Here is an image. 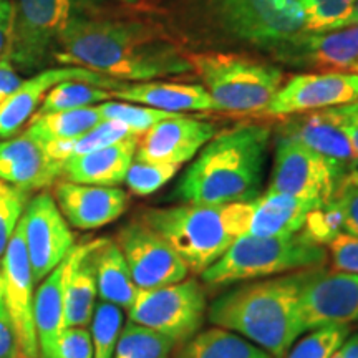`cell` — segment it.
<instances>
[{"label":"cell","mask_w":358,"mask_h":358,"mask_svg":"<svg viewBox=\"0 0 358 358\" xmlns=\"http://www.w3.org/2000/svg\"><path fill=\"white\" fill-rule=\"evenodd\" d=\"M208 301L198 279H185L164 287L138 290L128 308L129 322L168 337L182 345L194 337L204 324Z\"/></svg>","instance_id":"obj_9"},{"label":"cell","mask_w":358,"mask_h":358,"mask_svg":"<svg viewBox=\"0 0 358 358\" xmlns=\"http://www.w3.org/2000/svg\"><path fill=\"white\" fill-rule=\"evenodd\" d=\"M295 2H299V3H302V2H303V0H295Z\"/></svg>","instance_id":"obj_49"},{"label":"cell","mask_w":358,"mask_h":358,"mask_svg":"<svg viewBox=\"0 0 358 358\" xmlns=\"http://www.w3.org/2000/svg\"><path fill=\"white\" fill-rule=\"evenodd\" d=\"M22 82L24 80L20 78V73L8 60V57H0V103L6 101L20 87Z\"/></svg>","instance_id":"obj_44"},{"label":"cell","mask_w":358,"mask_h":358,"mask_svg":"<svg viewBox=\"0 0 358 358\" xmlns=\"http://www.w3.org/2000/svg\"><path fill=\"white\" fill-rule=\"evenodd\" d=\"M353 24H358V2H357L355 12H353ZM353 24H352V25H353Z\"/></svg>","instance_id":"obj_48"},{"label":"cell","mask_w":358,"mask_h":358,"mask_svg":"<svg viewBox=\"0 0 358 358\" xmlns=\"http://www.w3.org/2000/svg\"><path fill=\"white\" fill-rule=\"evenodd\" d=\"M24 191L8 186L7 182L0 185V264L13 231L17 229L24 214Z\"/></svg>","instance_id":"obj_38"},{"label":"cell","mask_w":358,"mask_h":358,"mask_svg":"<svg viewBox=\"0 0 358 358\" xmlns=\"http://www.w3.org/2000/svg\"><path fill=\"white\" fill-rule=\"evenodd\" d=\"M335 118L338 120L340 127L345 131L347 138L350 140V145L355 151L358 161V98L355 101L348 103L343 106H335L332 108Z\"/></svg>","instance_id":"obj_43"},{"label":"cell","mask_w":358,"mask_h":358,"mask_svg":"<svg viewBox=\"0 0 358 358\" xmlns=\"http://www.w3.org/2000/svg\"><path fill=\"white\" fill-rule=\"evenodd\" d=\"M116 244L122 249L133 282L140 290L164 287L187 279L189 268L181 257L140 219L127 224L118 232Z\"/></svg>","instance_id":"obj_12"},{"label":"cell","mask_w":358,"mask_h":358,"mask_svg":"<svg viewBox=\"0 0 358 358\" xmlns=\"http://www.w3.org/2000/svg\"><path fill=\"white\" fill-rule=\"evenodd\" d=\"M115 2L124 3V6H136V3H140L141 0H115Z\"/></svg>","instance_id":"obj_47"},{"label":"cell","mask_w":358,"mask_h":358,"mask_svg":"<svg viewBox=\"0 0 358 358\" xmlns=\"http://www.w3.org/2000/svg\"><path fill=\"white\" fill-rule=\"evenodd\" d=\"M103 122L98 106L34 115L27 123L25 133L42 143L73 140Z\"/></svg>","instance_id":"obj_29"},{"label":"cell","mask_w":358,"mask_h":358,"mask_svg":"<svg viewBox=\"0 0 358 358\" xmlns=\"http://www.w3.org/2000/svg\"><path fill=\"white\" fill-rule=\"evenodd\" d=\"M358 98V75L345 71H308L290 77L264 108V115L294 116L335 106Z\"/></svg>","instance_id":"obj_14"},{"label":"cell","mask_w":358,"mask_h":358,"mask_svg":"<svg viewBox=\"0 0 358 358\" xmlns=\"http://www.w3.org/2000/svg\"><path fill=\"white\" fill-rule=\"evenodd\" d=\"M53 358H93L92 335L85 327H69L58 338Z\"/></svg>","instance_id":"obj_41"},{"label":"cell","mask_w":358,"mask_h":358,"mask_svg":"<svg viewBox=\"0 0 358 358\" xmlns=\"http://www.w3.org/2000/svg\"><path fill=\"white\" fill-rule=\"evenodd\" d=\"M330 358H358V334L348 335Z\"/></svg>","instance_id":"obj_46"},{"label":"cell","mask_w":358,"mask_h":358,"mask_svg":"<svg viewBox=\"0 0 358 358\" xmlns=\"http://www.w3.org/2000/svg\"><path fill=\"white\" fill-rule=\"evenodd\" d=\"M78 80L96 85L106 92L113 87L115 80L96 73V71L80 69V66H64V69H47L24 80L20 87L0 103V138H13L37 113L47 93L62 82Z\"/></svg>","instance_id":"obj_18"},{"label":"cell","mask_w":358,"mask_h":358,"mask_svg":"<svg viewBox=\"0 0 358 358\" xmlns=\"http://www.w3.org/2000/svg\"><path fill=\"white\" fill-rule=\"evenodd\" d=\"M330 203L342 213V231L358 237V169L342 178Z\"/></svg>","instance_id":"obj_39"},{"label":"cell","mask_w":358,"mask_h":358,"mask_svg":"<svg viewBox=\"0 0 358 358\" xmlns=\"http://www.w3.org/2000/svg\"><path fill=\"white\" fill-rule=\"evenodd\" d=\"M204 34L271 52L303 32V8L295 0H181Z\"/></svg>","instance_id":"obj_5"},{"label":"cell","mask_w":358,"mask_h":358,"mask_svg":"<svg viewBox=\"0 0 358 358\" xmlns=\"http://www.w3.org/2000/svg\"><path fill=\"white\" fill-rule=\"evenodd\" d=\"M22 224L34 282L40 284L73 250L75 236L50 192H40L25 206Z\"/></svg>","instance_id":"obj_13"},{"label":"cell","mask_w":358,"mask_h":358,"mask_svg":"<svg viewBox=\"0 0 358 358\" xmlns=\"http://www.w3.org/2000/svg\"><path fill=\"white\" fill-rule=\"evenodd\" d=\"M0 358H25L20 352L15 330L8 315L2 275H0Z\"/></svg>","instance_id":"obj_42"},{"label":"cell","mask_w":358,"mask_h":358,"mask_svg":"<svg viewBox=\"0 0 358 358\" xmlns=\"http://www.w3.org/2000/svg\"><path fill=\"white\" fill-rule=\"evenodd\" d=\"M55 201L70 226L80 231H93L122 216L127 211L129 198L116 186L62 181L55 187Z\"/></svg>","instance_id":"obj_19"},{"label":"cell","mask_w":358,"mask_h":358,"mask_svg":"<svg viewBox=\"0 0 358 358\" xmlns=\"http://www.w3.org/2000/svg\"><path fill=\"white\" fill-rule=\"evenodd\" d=\"M70 254L40 282L34 295V320L42 358L55 357L57 342L65 330V285L70 272Z\"/></svg>","instance_id":"obj_24"},{"label":"cell","mask_w":358,"mask_h":358,"mask_svg":"<svg viewBox=\"0 0 358 358\" xmlns=\"http://www.w3.org/2000/svg\"><path fill=\"white\" fill-rule=\"evenodd\" d=\"M348 173L301 143L277 136L267 191L284 192L324 206L332 201L338 182Z\"/></svg>","instance_id":"obj_10"},{"label":"cell","mask_w":358,"mask_h":358,"mask_svg":"<svg viewBox=\"0 0 358 358\" xmlns=\"http://www.w3.org/2000/svg\"><path fill=\"white\" fill-rule=\"evenodd\" d=\"M174 358H272V355L231 330L214 327L182 343Z\"/></svg>","instance_id":"obj_28"},{"label":"cell","mask_w":358,"mask_h":358,"mask_svg":"<svg viewBox=\"0 0 358 358\" xmlns=\"http://www.w3.org/2000/svg\"><path fill=\"white\" fill-rule=\"evenodd\" d=\"M134 133L129 131L127 124L113 122V120H103L95 128H92L90 131L82 134V136L73 138V140L45 143L43 148L52 159L58 161V163H65L66 159L73 158V156L93 153V151L101 150V148L127 140Z\"/></svg>","instance_id":"obj_30"},{"label":"cell","mask_w":358,"mask_h":358,"mask_svg":"<svg viewBox=\"0 0 358 358\" xmlns=\"http://www.w3.org/2000/svg\"><path fill=\"white\" fill-rule=\"evenodd\" d=\"M216 124L206 120L174 113L161 120L138 138L136 158L155 163H187L216 136Z\"/></svg>","instance_id":"obj_17"},{"label":"cell","mask_w":358,"mask_h":358,"mask_svg":"<svg viewBox=\"0 0 358 358\" xmlns=\"http://www.w3.org/2000/svg\"><path fill=\"white\" fill-rule=\"evenodd\" d=\"M108 100H111V95L106 90L87 82L69 80V82H62L55 85V87L47 93V96L43 98L42 105H40V108L35 115L87 108V106Z\"/></svg>","instance_id":"obj_31"},{"label":"cell","mask_w":358,"mask_h":358,"mask_svg":"<svg viewBox=\"0 0 358 358\" xmlns=\"http://www.w3.org/2000/svg\"><path fill=\"white\" fill-rule=\"evenodd\" d=\"M64 173V163L52 159L43 145L25 131L0 141V181L20 191L52 186Z\"/></svg>","instance_id":"obj_20"},{"label":"cell","mask_w":358,"mask_h":358,"mask_svg":"<svg viewBox=\"0 0 358 358\" xmlns=\"http://www.w3.org/2000/svg\"><path fill=\"white\" fill-rule=\"evenodd\" d=\"M53 58L122 82L192 71L189 52L166 27L141 17L105 15L90 0L60 35Z\"/></svg>","instance_id":"obj_1"},{"label":"cell","mask_w":358,"mask_h":358,"mask_svg":"<svg viewBox=\"0 0 358 358\" xmlns=\"http://www.w3.org/2000/svg\"><path fill=\"white\" fill-rule=\"evenodd\" d=\"M252 201L151 208L140 221L171 245L192 274H203L239 237L248 236Z\"/></svg>","instance_id":"obj_4"},{"label":"cell","mask_w":358,"mask_h":358,"mask_svg":"<svg viewBox=\"0 0 358 358\" xmlns=\"http://www.w3.org/2000/svg\"><path fill=\"white\" fill-rule=\"evenodd\" d=\"M329 261L325 245L313 243L301 231L287 237L243 236L226 254L201 274L209 287L268 279L306 268L324 267Z\"/></svg>","instance_id":"obj_6"},{"label":"cell","mask_w":358,"mask_h":358,"mask_svg":"<svg viewBox=\"0 0 358 358\" xmlns=\"http://www.w3.org/2000/svg\"><path fill=\"white\" fill-rule=\"evenodd\" d=\"M348 335V325H327L310 330L289 348L284 358H330Z\"/></svg>","instance_id":"obj_36"},{"label":"cell","mask_w":358,"mask_h":358,"mask_svg":"<svg viewBox=\"0 0 358 358\" xmlns=\"http://www.w3.org/2000/svg\"><path fill=\"white\" fill-rule=\"evenodd\" d=\"M13 30L8 60L22 73H34L55 55L57 43L88 0H12Z\"/></svg>","instance_id":"obj_8"},{"label":"cell","mask_w":358,"mask_h":358,"mask_svg":"<svg viewBox=\"0 0 358 358\" xmlns=\"http://www.w3.org/2000/svg\"><path fill=\"white\" fill-rule=\"evenodd\" d=\"M334 271L358 275V237L340 232L327 244Z\"/></svg>","instance_id":"obj_40"},{"label":"cell","mask_w":358,"mask_h":358,"mask_svg":"<svg viewBox=\"0 0 358 358\" xmlns=\"http://www.w3.org/2000/svg\"><path fill=\"white\" fill-rule=\"evenodd\" d=\"M358 0H303V32H330L353 24Z\"/></svg>","instance_id":"obj_33"},{"label":"cell","mask_w":358,"mask_h":358,"mask_svg":"<svg viewBox=\"0 0 358 358\" xmlns=\"http://www.w3.org/2000/svg\"><path fill=\"white\" fill-rule=\"evenodd\" d=\"M271 53L290 66L358 75V24L330 32H301Z\"/></svg>","instance_id":"obj_16"},{"label":"cell","mask_w":358,"mask_h":358,"mask_svg":"<svg viewBox=\"0 0 358 358\" xmlns=\"http://www.w3.org/2000/svg\"><path fill=\"white\" fill-rule=\"evenodd\" d=\"M179 168L181 166H178V164L155 163V161L140 159L134 156L124 182L133 194L150 196L171 181L176 176Z\"/></svg>","instance_id":"obj_37"},{"label":"cell","mask_w":358,"mask_h":358,"mask_svg":"<svg viewBox=\"0 0 358 358\" xmlns=\"http://www.w3.org/2000/svg\"><path fill=\"white\" fill-rule=\"evenodd\" d=\"M320 204L299 199L284 192L266 191L252 201L249 236L287 237L299 234L307 222V216Z\"/></svg>","instance_id":"obj_25"},{"label":"cell","mask_w":358,"mask_h":358,"mask_svg":"<svg viewBox=\"0 0 358 358\" xmlns=\"http://www.w3.org/2000/svg\"><path fill=\"white\" fill-rule=\"evenodd\" d=\"M174 342L146 327L128 322L116 343L113 358H171Z\"/></svg>","instance_id":"obj_32"},{"label":"cell","mask_w":358,"mask_h":358,"mask_svg":"<svg viewBox=\"0 0 358 358\" xmlns=\"http://www.w3.org/2000/svg\"><path fill=\"white\" fill-rule=\"evenodd\" d=\"M277 136L301 143L308 150L324 156L335 166L342 168L343 171L358 169L355 151L338 120L335 118L332 108L295 115V118L285 120V123L280 124Z\"/></svg>","instance_id":"obj_21"},{"label":"cell","mask_w":358,"mask_h":358,"mask_svg":"<svg viewBox=\"0 0 358 358\" xmlns=\"http://www.w3.org/2000/svg\"><path fill=\"white\" fill-rule=\"evenodd\" d=\"M110 95L122 101L138 103V105L169 111V113L216 110L214 101L203 85L115 80Z\"/></svg>","instance_id":"obj_22"},{"label":"cell","mask_w":358,"mask_h":358,"mask_svg":"<svg viewBox=\"0 0 358 358\" xmlns=\"http://www.w3.org/2000/svg\"><path fill=\"white\" fill-rule=\"evenodd\" d=\"M358 320V275L315 267L299 297L295 324L299 334L327 325Z\"/></svg>","instance_id":"obj_11"},{"label":"cell","mask_w":358,"mask_h":358,"mask_svg":"<svg viewBox=\"0 0 358 358\" xmlns=\"http://www.w3.org/2000/svg\"><path fill=\"white\" fill-rule=\"evenodd\" d=\"M123 310L122 307L110 302H100L95 307L92 317L93 358H113L116 343L123 330Z\"/></svg>","instance_id":"obj_34"},{"label":"cell","mask_w":358,"mask_h":358,"mask_svg":"<svg viewBox=\"0 0 358 358\" xmlns=\"http://www.w3.org/2000/svg\"><path fill=\"white\" fill-rule=\"evenodd\" d=\"M271 129L239 124L206 145L179 179L174 198L182 204L254 201L261 192Z\"/></svg>","instance_id":"obj_2"},{"label":"cell","mask_w":358,"mask_h":358,"mask_svg":"<svg viewBox=\"0 0 358 358\" xmlns=\"http://www.w3.org/2000/svg\"><path fill=\"white\" fill-rule=\"evenodd\" d=\"M98 111H100L103 120H113V122H120L127 124L129 131L141 136L143 133H146L151 127H155L156 123H159L161 120L168 118L174 113L169 111L150 108V106L143 105H133L129 101H103L101 105H98Z\"/></svg>","instance_id":"obj_35"},{"label":"cell","mask_w":358,"mask_h":358,"mask_svg":"<svg viewBox=\"0 0 358 358\" xmlns=\"http://www.w3.org/2000/svg\"><path fill=\"white\" fill-rule=\"evenodd\" d=\"M13 30V2L0 0V57H6L10 48Z\"/></svg>","instance_id":"obj_45"},{"label":"cell","mask_w":358,"mask_h":358,"mask_svg":"<svg viewBox=\"0 0 358 358\" xmlns=\"http://www.w3.org/2000/svg\"><path fill=\"white\" fill-rule=\"evenodd\" d=\"M189 62L217 111L262 113L284 80L277 66L243 53L189 52Z\"/></svg>","instance_id":"obj_7"},{"label":"cell","mask_w":358,"mask_h":358,"mask_svg":"<svg viewBox=\"0 0 358 358\" xmlns=\"http://www.w3.org/2000/svg\"><path fill=\"white\" fill-rule=\"evenodd\" d=\"M313 268L241 282L214 299L208 308V319L213 325L256 343L274 358H284L301 337L295 312Z\"/></svg>","instance_id":"obj_3"},{"label":"cell","mask_w":358,"mask_h":358,"mask_svg":"<svg viewBox=\"0 0 358 358\" xmlns=\"http://www.w3.org/2000/svg\"><path fill=\"white\" fill-rule=\"evenodd\" d=\"M0 275L3 279V294L20 352L25 358H40L37 330L34 320V275L27 252L22 219L13 231L2 264Z\"/></svg>","instance_id":"obj_15"},{"label":"cell","mask_w":358,"mask_h":358,"mask_svg":"<svg viewBox=\"0 0 358 358\" xmlns=\"http://www.w3.org/2000/svg\"><path fill=\"white\" fill-rule=\"evenodd\" d=\"M136 134L93 153L73 156L64 163L66 181L92 186H116L124 181L138 148Z\"/></svg>","instance_id":"obj_23"},{"label":"cell","mask_w":358,"mask_h":358,"mask_svg":"<svg viewBox=\"0 0 358 358\" xmlns=\"http://www.w3.org/2000/svg\"><path fill=\"white\" fill-rule=\"evenodd\" d=\"M96 241L73 248L71 264L65 285V329L87 327L92 322L96 301Z\"/></svg>","instance_id":"obj_26"},{"label":"cell","mask_w":358,"mask_h":358,"mask_svg":"<svg viewBox=\"0 0 358 358\" xmlns=\"http://www.w3.org/2000/svg\"><path fill=\"white\" fill-rule=\"evenodd\" d=\"M95 268L98 295L101 301L115 303L128 310L140 289L133 282L131 272L116 241L98 239L95 248Z\"/></svg>","instance_id":"obj_27"}]
</instances>
